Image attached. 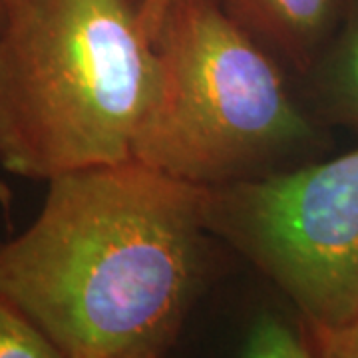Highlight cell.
I'll list each match as a JSON object with an SVG mask.
<instances>
[{
    "label": "cell",
    "instance_id": "cell-1",
    "mask_svg": "<svg viewBox=\"0 0 358 358\" xmlns=\"http://www.w3.org/2000/svg\"><path fill=\"white\" fill-rule=\"evenodd\" d=\"M36 219L0 241V294L60 358H157L215 277L203 187L136 159L46 181Z\"/></svg>",
    "mask_w": 358,
    "mask_h": 358
},
{
    "label": "cell",
    "instance_id": "cell-2",
    "mask_svg": "<svg viewBox=\"0 0 358 358\" xmlns=\"http://www.w3.org/2000/svg\"><path fill=\"white\" fill-rule=\"evenodd\" d=\"M152 46L154 92L131 159L197 187H219L333 150V129L308 110L296 78L219 0H166Z\"/></svg>",
    "mask_w": 358,
    "mask_h": 358
},
{
    "label": "cell",
    "instance_id": "cell-3",
    "mask_svg": "<svg viewBox=\"0 0 358 358\" xmlns=\"http://www.w3.org/2000/svg\"><path fill=\"white\" fill-rule=\"evenodd\" d=\"M154 74L141 0H14L0 24V167L48 181L131 159Z\"/></svg>",
    "mask_w": 358,
    "mask_h": 358
},
{
    "label": "cell",
    "instance_id": "cell-4",
    "mask_svg": "<svg viewBox=\"0 0 358 358\" xmlns=\"http://www.w3.org/2000/svg\"><path fill=\"white\" fill-rule=\"evenodd\" d=\"M207 229L308 324L358 317V148L268 178L203 187Z\"/></svg>",
    "mask_w": 358,
    "mask_h": 358
},
{
    "label": "cell",
    "instance_id": "cell-5",
    "mask_svg": "<svg viewBox=\"0 0 358 358\" xmlns=\"http://www.w3.org/2000/svg\"><path fill=\"white\" fill-rule=\"evenodd\" d=\"M166 0H141L152 28ZM231 18L277 56L294 78L307 74L343 24L352 0H219Z\"/></svg>",
    "mask_w": 358,
    "mask_h": 358
},
{
    "label": "cell",
    "instance_id": "cell-6",
    "mask_svg": "<svg viewBox=\"0 0 358 358\" xmlns=\"http://www.w3.org/2000/svg\"><path fill=\"white\" fill-rule=\"evenodd\" d=\"M296 84L320 124L358 131V0L350 2L333 40Z\"/></svg>",
    "mask_w": 358,
    "mask_h": 358
},
{
    "label": "cell",
    "instance_id": "cell-7",
    "mask_svg": "<svg viewBox=\"0 0 358 358\" xmlns=\"http://www.w3.org/2000/svg\"><path fill=\"white\" fill-rule=\"evenodd\" d=\"M241 355L253 358H313L301 319L291 322L275 315L261 317L251 327Z\"/></svg>",
    "mask_w": 358,
    "mask_h": 358
},
{
    "label": "cell",
    "instance_id": "cell-8",
    "mask_svg": "<svg viewBox=\"0 0 358 358\" xmlns=\"http://www.w3.org/2000/svg\"><path fill=\"white\" fill-rule=\"evenodd\" d=\"M0 358H60L38 329L0 294Z\"/></svg>",
    "mask_w": 358,
    "mask_h": 358
},
{
    "label": "cell",
    "instance_id": "cell-9",
    "mask_svg": "<svg viewBox=\"0 0 358 358\" xmlns=\"http://www.w3.org/2000/svg\"><path fill=\"white\" fill-rule=\"evenodd\" d=\"M301 322L307 331L313 358H358V317L334 327L308 324L303 319Z\"/></svg>",
    "mask_w": 358,
    "mask_h": 358
},
{
    "label": "cell",
    "instance_id": "cell-10",
    "mask_svg": "<svg viewBox=\"0 0 358 358\" xmlns=\"http://www.w3.org/2000/svg\"><path fill=\"white\" fill-rule=\"evenodd\" d=\"M14 0H0V24H2V20H4V16L8 13V8L13 6Z\"/></svg>",
    "mask_w": 358,
    "mask_h": 358
}]
</instances>
